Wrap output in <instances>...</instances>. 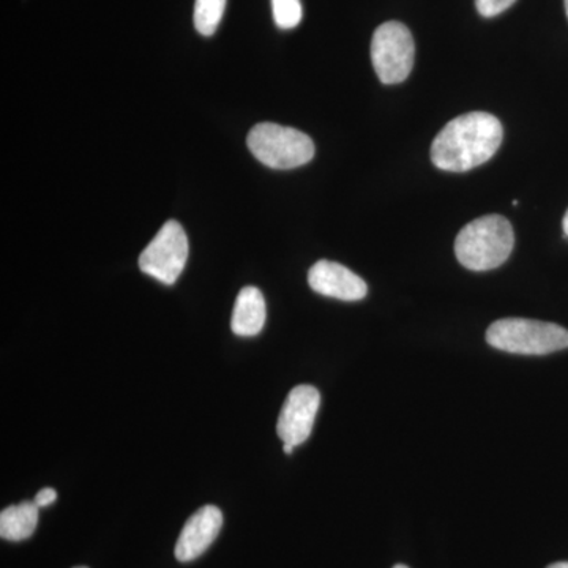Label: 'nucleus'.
Returning <instances> with one entry per match:
<instances>
[{"label": "nucleus", "mask_w": 568, "mask_h": 568, "mask_svg": "<svg viewBox=\"0 0 568 568\" xmlns=\"http://www.w3.org/2000/svg\"><path fill=\"white\" fill-rule=\"evenodd\" d=\"M394 568H409V567L402 566V564H399V566H395Z\"/></svg>", "instance_id": "19"}, {"label": "nucleus", "mask_w": 568, "mask_h": 568, "mask_svg": "<svg viewBox=\"0 0 568 568\" xmlns=\"http://www.w3.org/2000/svg\"><path fill=\"white\" fill-rule=\"evenodd\" d=\"M308 284L317 294L338 301L357 302L365 298L368 286L353 271L332 261H317L308 272Z\"/></svg>", "instance_id": "9"}, {"label": "nucleus", "mask_w": 568, "mask_h": 568, "mask_svg": "<svg viewBox=\"0 0 568 568\" xmlns=\"http://www.w3.org/2000/svg\"><path fill=\"white\" fill-rule=\"evenodd\" d=\"M321 394L313 386H297L287 395L276 422V435L284 444L301 446L313 432Z\"/></svg>", "instance_id": "7"}, {"label": "nucleus", "mask_w": 568, "mask_h": 568, "mask_svg": "<svg viewBox=\"0 0 568 568\" xmlns=\"http://www.w3.org/2000/svg\"><path fill=\"white\" fill-rule=\"evenodd\" d=\"M489 346L506 353L547 355L568 347V331L558 324L507 317L489 325Z\"/></svg>", "instance_id": "3"}, {"label": "nucleus", "mask_w": 568, "mask_h": 568, "mask_svg": "<svg viewBox=\"0 0 568 568\" xmlns=\"http://www.w3.org/2000/svg\"><path fill=\"white\" fill-rule=\"evenodd\" d=\"M223 528V514L219 507L204 506L183 526L174 555L179 562H192L203 556Z\"/></svg>", "instance_id": "8"}, {"label": "nucleus", "mask_w": 568, "mask_h": 568, "mask_svg": "<svg viewBox=\"0 0 568 568\" xmlns=\"http://www.w3.org/2000/svg\"><path fill=\"white\" fill-rule=\"evenodd\" d=\"M39 525V506L36 503L18 504L3 508L0 514V537L9 541H22L32 537Z\"/></svg>", "instance_id": "11"}, {"label": "nucleus", "mask_w": 568, "mask_h": 568, "mask_svg": "<svg viewBox=\"0 0 568 568\" xmlns=\"http://www.w3.org/2000/svg\"><path fill=\"white\" fill-rule=\"evenodd\" d=\"M293 450H294L293 444H283L284 454L291 455V454H293Z\"/></svg>", "instance_id": "16"}, {"label": "nucleus", "mask_w": 568, "mask_h": 568, "mask_svg": "<svg viewBox=\"0 0 568 568\" xmlns=\"http://www.w3.org/2000/svg\"><path fill=\"white\" fill-rule=\"evenodd\" d=\"M267 317L264 295L257 287L246 286L237 295L233 310L231 328L239 336L261 334Z\"/></svg>", "instance_id": "10"}, {"label": "nucleus", "mask_w": 568, "mask_h": 568, "mask_svg": "<svg viewBox=\"0 0 568 568\" xmlns=\"http://www.w3.org/2000/svg\"><path fill=\"white\" fill-rule=\"evenodd\" d=\"M74 568H88V567H74Z\"/></svg>", "instance_id": "21"}, {"label": "nucleus", "mask_w": 568, "mask_h": 568, "mask_svg": "<svg viewBox=\"0 0 568 568\" xmlns=\"http://www.w3.org/2000/svg\"><path fill=\"white\" fill-rule=\"evenodd\" d=\"M514 245V226L506 216L485 215L459 231L455 254L469 271H493L506 263Z\"/></svg>", "instance_id": "2"}, {"label": "nucleus", "mask_w": 568, "mask_h": 568, "mask_svg": "<svg viewBox=\"0 0 568 568\" xmlns=\"http://www.w3.org/2000/svg\"><path fill=\"white\" fill-rule=\"evenodd\" d=\"M517 0H476L478 13L485 18H495L510 9Z\"/></svg>", "instance_id": "14"}, {"label": "nucleus", "mask_w": 568, "mask_h": 568, "mask_svg": "<svg viewBox=\"0 0 568 568\" xmlns=\"http://www.w3.org/2000/svg\"><path fill=\"white\" fill-rule=\"evenodd\" d=\"M246 144L254 159L274 170H294L315 156V142L308 134L278 123H257L246 138Z\"/></svg>", "instance_id": "4"}, {"label": "nucleus", "mask_w": 568, "mask_h": 568, "mask_svg": "<svg viewBox=\"0 0 568 568\" xmlns=\"http://www.w3.org/2000/svg\"><path fill=\"white\" fill-rule=\"evenodd\" d=\"M562 226H564V233H566V235L568 237V211L566 213V216H564Z\"/></svg>", "instance_id": "17"}, {"label": "nucleus", "mask_w": 568, "mask_h": 568, "mask_svg": "<svg viewBox=\"0 0 568 568\" xmlns=\"http://www.w3.org/2000/svg\"><path fill=\"white\" fill-rule=\"evenodd\" d=\"M189 257V239L182 224L170 220L163 224L151 244L140 256V268L163 284H174L185 268Z\"/></svg>", "instance_id": "6"}, {"label": "nucleus", "mask_w": 568, "mask_h": 568, "mask_svg": "<svg viewBox=\"0 0 568 568\" xmlns=\"http://www.w3.org/2000/svg\"><path fill=\"white\" fill-rule=\"evenodd\" d=\"M416 58L413 33L398 21L376 29L372 40V61L383 84H399L409 77Z\"/></svg>", "instance_id": "5"}, {"label": "nucleus", "mask_w": 568, "mask_h": 568, "mask_svg": "<svg viewBox=\"0 0 568 568\" xmlns=\"http://www.w3.org/2000/svg\"><path fill=\"white\" fill-rule=\"evenodd\" d=\"M547 568H568V562H556V564H552V566H549Z\"/></svg>", "instance_id": "18"}, {"label": "nucleus", "mask_w": 568, "mask_h": 568, "mask_svg": "<svg viewBox=\"0 0 568 568\" xmlns=\"http://www.w3.org/2000/svg\"><path fill=\"white\" fill-rule=\"evenodd\" d=\"M503 123L488 112H467L440 130L432 145V162L450 173H466L493 159L503 144Z\"/></svg>", "instance_id": "1"}, {"label": "nucleus", "mask_w": 568, "mask_h": 568, "mask_svg": "<svg viewBox=\"0 0 568 568\" xmlns=\"http://www.w3.org/2000/svg\"><path fill=\"white\" fill-rule=\"evenodd\" d=\"M275 24L284 31L297 28L302 21L301 0H272Z\"/></svg>", "instance_id": "13"}, {"label": "nucleus", "mask_w": 568, "mask_h": 568, "mask_svg": "<svg viewBox=\"0 0 568 568\" xmlns=\"http://www.w3.org/2000/svg\"><path fill=\"white\" fill-rule=\"evenodd\" d=\"M55 499H58V493H55V489L43 488L39 495L36 496V500H33V503L41 508L51 506L52 503H55Z\"/></svg>", "instance_id": "15"}, {"label": "nucleus", "mask_w": 568, "mask_h": 568, "mask_svg": "<svg viewBox=\"0 0 568 568\" xmlns=\"http://www.w3.org/2000/svg\"><path fill=\"white\" fill-rule=\"evenodd\" d=\"M566 11H567V17H568V0H566Z\"/></svg>", "instance_id": "20"}, {"label": "nucleus", "mask_w": 568, "mask_h": 568, "mask_svg": "<svg viewBox=\"0 0 568 568\" xmlns=\"http://www.w3.org/2000/svg\"><path fill=\"white\" fill-rule=\"evenodd\" d=\"M226 0H196L194 2V28L204 37H211L222 22Z\"/></svg>", "instance_id": "12"}]
</instances>
